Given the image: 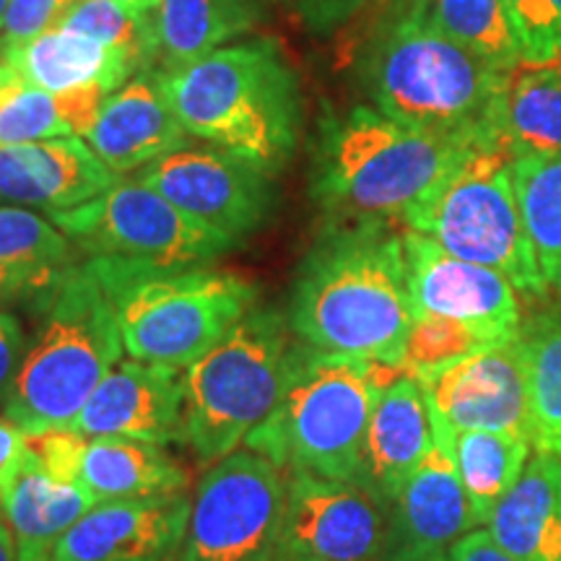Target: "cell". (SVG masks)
<instances>
[{"instance_id": "1", "label": "cell", "mask_w": 561, "mask_h": 561, "mask_svg": "<svg viewBox=\"0 0 561 561\" xmlns=\"http://www.w3.org/2000/svg\"><path fill=\"white\" fill-rule=\"evenodd\" d=\"M291 333L322 354L401 364L413 307L401 234L388 221H331L301 257Z\"/></svg>"}, {"instance_id": "2", "label": "cell", "mask_w": 561, "mask_h": 561, "mask_svg": "<svg viewBox=\"0 0 561 561\" xmlns=\"http://www.w3.org/2000/svg\"><path fill=\"white\" fill-rule=\"evenodd\" d=\"M362 81L375 110L390 121L510 151L504 136L510 73L447 37L419 0L371 37Z\"/></svg>"}, {"instance_id": "3", "label": "cell", "mask_w": 561, "mask_h": 561, "mask_svg": "<svg viewBox=\"0 0 561 561\" xmlns=\"http://www.w3.org/2000/svg\"><path fill=\"white\" fill-rule=\"evenodd\" d=\"M479 149L486 146L409 128L356 104L322 117L312 195L331 221L403 219Z\"/></svg>"}, {"instance_id": "4", "label": "cell", "mask_w": 561, "mask_h": 561, "mask_svg": "<svg viewBox=\"0 0 561 561\" xmlns=\"http://www.w3.org/2000/svg\"><path fill=\"white\" fill-rule=\"evenodd\" d=\"M32 301L39 325L0 398L3 416L24 434L73 424L125 351L115 307L89 257L68 265Z\"/></svg>"}, {"instance_id": "5", "label": "cell", "mask_w": 561, "mask_h": 561, "mask_svg": "<svg viewBox=\"0 0 561 561\" xmlns=\"http://www.w3.org/2000/svg\"><path fill=\"white\" fill-rule=\"evenodd\" d=\"M159 76L191 136L240 153L271 174L291 159L299 144L301 96L278 42H234Z\"/></svg>"}, {"instance_id": "6", "label": "cell", "mask_w": 561, "mask_h": 561, "mask_svg": "<svg viewBox=\"0 0 561 561\" xmlns=\"http://www.w3.org/2000/svg\"><path fill=\"white\" fill-rule=\"evenodd\" d=\"M403 375L401 364L322 354L299 341L284 396L244 447L278 471L354 481L377 398Z\"/></svg>"}, {"instance_id": "7", "label": "cell", "mask_w": 561, "mask_h": 561, "mask_svg": "<svg viewBox=\"0 0 561 561\" xmlns=\"http://www.w3.org/2000/svg\"><path fill=\"white\" fill-rule=\"evenodd\" d=\"M115 307L130 359L191 367L257 301V286L210 265H144L89 257Z\"/></svg>"}, {"instance_id": "8", "label": "cell", "mask_w": 561, "mask_h": 561, "mask_svg": "<svg viewBox=\"0 0 561 561\" xmlns=\"http://www.w3.org/2000/svg\"><path fill=\"white\" fill-rule=\"evenodd\" d=\"M289 331L280 312L252 307L185 369V445L203 466L234 453L276 409L297 364L299 341Z\"/></svg>"}, {"instance_id": "9", "label": "cell", "mask_w": 561, "mask_h": 561, "mask_svg": "<svg viewBox=\"0 0 561 561\" xmlns=\"http://www.w3.org/2000/svg\"><path fill=\"white\" fill-rule=\"evenodd\" d=\"M507 149H479L403 216V227L430 237L450 255L504 273L517 291L549 289L525 231Z\"/></svg>"}, {"instance_id": "10", "label": "cell", "mask_w": 561, "mask_h": 561, "mask_svg": "<svg viewBox=\"0 0 561 561\" xmlns=\"http://www.w3.org/2000/svg\"><path fill=\"white\" fill-rule=\"evenodd\" d=\"M50 221L76 252L125 263L210 265L240 248L182 214L138 178L117 180L94 201L50 214Z\"/></svg>"}, {"instance_id": "11", "label": "cell", "mask_w": 561, "mask_h": 561, "mask_svg": "<svg viewBox=\"0 0 561 561\" xmlns=\"http://www.w3.org/2000/svg\"><path fill=\"white\" fill-rule=\"evenodd\" d=\"M284 512V471L252 450L231 453L198 483L180 561H276Z\"/></svg>"}, {"instance_id": "12", "label": "cell", "mask_w": 561, "mask_h": 561, "mask_svg": "<svg viewBox=\"0 0 561 561\" xmlns=\"http://www.w3.org/2000/svg\"><path fill=\"white\" fill-rule=\"evenodd\" d=\"M273 174L221 146H182L138 172L144 185L216 234L242 244L276 206Z\"/></svg>"}, {"instance_id": "13", "label": "cell", "mask_w": 561, "mask_h": 561, "mask_svg": "<svg viewBox=\"0 0 561 561\" xmlns=\"http://www.w3.org/2000/svg\"><path fill=\"white\" fill-rule=\"evenodd\" d=\"M390 507L362 483L289 473L276 561H382Z\"/></svg>"}, {"instance_id": "14", "label": "cell", "mask_w": 561, "mask_h": 561, "mask_svg": "<svg viewBox=\"0 0 561 561\" xmlns=\"http://www.w3.org/2000/svg\"><path fill=\"white\" fill-rule=\"evenodd\" d=\"M434 416L453 432H500L533 445L528 367L520 335L419 377Z\"/></svg>"}, {"instance_id": "15", "label": "cell", "mask_w": 561, "mask_h": 561, "mask_svg": "<svg viewBox=\"0 0 561 561\" xmlns=\"http://www.w3.org/2000/svg\"><path fill=\"white\" fill-rule=\"evenodd\" d=\"M401 244L413 314L468 322L500 341L520 335V305L504 273L455 257L413 229L401 231Z\"/></svg>"}, {"instance_id": "16", "label": "cell", "mask_w": 561, "mask_h": 561, "mask_svg": "<svg viewBox=\"0 0 561 561\" xmlns=\"http://www.w3.org/2000/svg\"><path fill=\"white\" fill-rule=\"evenodd\" d=\"M432 430L434 445L390 504L382 561H442L458 538L479 528L455 468V432L434 413Z\"/></svg>"}, {"instance_id": "17", "label": "cell", "mask_w": 561, "mask_h": 561, "mask_svg": "<svg viewBox=\"0 0 561 561\" xmlns=\"http://www.w3.org/2000/svg\"><path fill=\"white\" fill-rule=\"evenodd\" d=\"M66 430L161 447L185 442V371L170 364L121 362Z\"/></svg>"}, {"instance_id": "18", "label": "cell", "mask_w": 561, "mask_h": 561, "mask_svg": "<svg viewBox=\"0 0 561 561\" xmlns=\"http://www.w3.org/2000/svg\"><path fill=\"white\" fill-rule=\"evenodd\" d=\"M191 510L187 491L96 504L53 543V561H180Z\"/></svg>"}, {"instance_id": "19", "label": "cell", "mask_w": 561, "mask_h": 561, "mask_svg": "<svg viewBox=\"0 0 561 561\" xmlns=\"http://www.w3.org/2000/svg\"><path fill=\"white\" fill-rule=\"evenodd\" d=\"M191 133L174 115L159 68L140 70L104 100L87 138L112 174L140 172L167 153L187 146Z\"/></svg>"}, {"instance_id": "20", "label": "cell", "mask_w": 561, "mask_h": 561, "mask_svg": "<svg viewBox=\"0 0 561 561\" xmlns=\"http://www.w3.org/2000/svg\"><path fill=\"white\" fill-rule=\"evenodd\" d=\"M117 180L83 138L0 146V201L47 216L94 201Z\"/></svg>"}, {"instance_id": "21", "label": "cell", "mask_w": 561, "mask_h": 561, "mask_svg": "<svg viewBox=\"0 0 561 561\" xmlns=\"http://www.w3.org/2000/svg\"><path fill=\"white\" fill-rule=\"evenodd\" d=\"M432 445L430 403L416 377L403 375L377 398L354 481L390 507Z\"/></svg>"}, {"instance_id": "22", "label": "cell", "mask_w": 561, "mask_h": 561, "mask_svg": "<svg viewBox=\"0 0 561 561\" xmlns=\"http://www.w3.org/2000/svg\"><path fill=\"white\" fill-rule=\"evenodd\" d=\"M0 62L24 83L53 94L81 87H104L112 94L144 70L130 53L60 26L24 45L5 47Z\"/></svg>"}, {"instance_id": "23", "label": "cell", "mask_w": 561, "mask_h": 561, "mask_svg": "<svg viewBox=\"0 0 561 561\" xmlns=\"http://www.w3.org/2000/svg\"><path fill=\"white\" fill-rule=\"evenodd\" d=\"M486 530L517 561H561V455L538 453L528 460Z\"/></svg>"}, {"instance_id": "24", "label": "cell", "mask_w": 561, "mask_h": 561, "mask_svg": "<svg viewBox=\"0 0 561 561\" xmlns=\"http://www.w3.org/2000/svg\"><path fill=\"white\" fill-rule=\"evenodd\" d=\"M76 481L100 504L180 494L191 483L164 447L133 439H89Z\"/></svg>"}, {"instance_id": "25", "label": "cell", "mask_w": 561, "mask_h": 561, "mask_svg": "<svg viewBox=\"0 0 561 561\" xmlns=\"http://www.w3.org/2000/svg\"><path fill=\"white\" fill-rule=\"evenodd\" d=\"M110 96L104 87L53 91L30 87L0 62V146L87 138Z\"/></svg>"}, {"instance_id": "26", "label": "cell", "mask_w": 561, "mask_h": 561, "mask_svg": "<svg viewBox=\"0 0 561 561\" xmlns=\"http://www.w3.org/2000/svg\"><path fill=\"white\" fill-rule=\"evenodd\" d=\"M159 58L172 70L206 58L231 39L252 32L257 11L250 0H159L157 11Z\"/></svg>"}, {"instance_id": "27", "label": "cell", "mask_w": 561, "mask_h": 561, "mask_svg": "<svg viewBox=\"0 0 561 561\" xmlns=\"http://www.w3.org/2000/svg\"><path fill=\"white\" fill-rule=\"evenodd\" d=\"M96 504L100 502L81 483L47 473L30 450V460L0 500V515L19 543L53 546Z\"/></svg>"}, {"instance_id": "28", "label": "cell", "mask_w": 561, "mask_h": 561, "mask_svg": "<svg viewBox=\"0 0 561 561\" xmlns=\"http://www.w3.org/2000/svg\"><path fill=\"white\" fill-rule=\"evenodd\" d=\"M504 136L512 159L561 151V66H528L510 73Z\"/></svg>"}, {"instance_id": "29", "label": "cell", "mask_w": 561, "mask_h": 561, "mask_svg": "<svg viewBox=\"0 0 561 561\" xmlns=\"http://www.w3.org/2000/svg\"><path fill=\"white\" fill-rule=\"evenodd\" d=\"M510 172L538 268L561 289V151L512 159Z\"/></svg>"}, {"instance_id": "30", "label": "cell", "mask_w": 561, "mask_h": 561, "mask_svg": "<svg viewBox=\"0 0 561 561\" xmlns=\"http://www.w3.org/2000/svg\"><path fill=\"white\" fill-rule=\"evenodd\" d=\"M530 442L500 432H455L453 458L476 523L486 525L491 512L528 466Z\"/></svg>"}, {"instance_id": "31", "label": "cell", "mask_w": 561, "mask_h": 561, "mask_svg": "<svg viewBox=\"0 0 561 561\" xmlns=\"http://www.w3.org/2000/svg\"><path fill=\"white\" fill-rule=\"evenodd\" d=\"M528 367L533 445L561 455V314H543L520 333Z\"/></svg>"}, {"instance_id": "32", "label": "cell", "mask_w": 561, "mask_h": 561, "mask_svg": "<svg viewBox=\"0 0 561 561\" xmlns=\"http://www.w3.org/2000/svg\"><path fill=\"white\" fill-rule=\"evenodd\" d=\"M419 3L447 37L489 62L491 68L512 73L523 62L502 0H419Z\"/></svg>"}, {"instance_id": "33", "label": "cell", "mask_w": 561, "mask_h": 561, "mask_svg": "<svg viewBox=\"0 0 561 561\" xmlns=\"http://www.w3.org/2000/svg\"><path fill=\"white\" fill-rule=\"evenodd\" d=\"M496 343H507L494 339L481 328L468 325V322L442 318V314H413L409 339H405L403 351V369L411 377L432 375L442 367L466 359V356L479 354V351L496 346Z\"/></svg>"}, {"instance_id": "34", "label": "cell", "mask_w": 561, "mask_h": 561, "mask_svg": "<svg viewBox=\"0 0 561 561\" xmlns=\"http://www.w3.org/2000/svg\"><path fill=\"white\" fill-rule=\"evenodd\" d=\"M58 26L130 53L144 70H149L153 60H159L157 21L153 16H136L115 0H79L60 19Z\"/></svg>"}, {"instance_id": "35", "label": "cell", "mask_w": 561, "mask_h": 561, "mask_svg": "<svg viewBox=\"0 0 561 561\" xmlns=\"http://www.w3.org/2000/svg\"><path fill=\"white\" fill-rule=\"evenodd\" d=\"M0 263L62 271L76 263V248L45 216L30 208L0 206Z\"/></svg>"}, {"instance_id": "36", "label": "cell", "mask_w": 561, "mask_h": 561, "mask_svg": "<svg viewBox=\"0 0 561 561\" xmlns=\"http://www.w3.org/2000/svg\"><path fill=\"white\" fill-rule=\"evenodd\" d=\"M520 60L546 66L561 58V0H502Z\"/></svg>"}, {"instance_id": "37", "label": "cell", "mask_w": 561, "mask_h": 561, "mask_svg": "<svg viewBox=\"0 0 561 561\" xmlns=\"http://www.w3.org/2000/svg\"><path fill=\"white\" fill-rule=\"evenodd\" d=\"M76 3L79 0H9L3 26H0V50L24 45L55 30Z\"/></svg>"}, {"instance_id": "38", "label": "cell", "mask_w": 561, "mask_h": 561, "mask_svg": "<svg viewBox=\"0 0 561 561\" xmlns=\"http://www.w3.org/2000/svg\"><path fill=\"white\" fill-rule=\"evenodd\" d=\"M30 450L39 466L47 473H53L60 481H76L79 479V462L87 439L73 430H47L37 434H26ZM79 483V481H76Z\"/></svg>"}, {"instance_id": "39", "label": "cell", "mask_w": 561, "mask_h": 561, "mask_svg": "<svg viewBox=\"0 0 561 561\" xmlns=\"http://www.w3.org/2000/svg\"><path fill=\"white\" fill-rule=\"evenodd\" d=\"M299 16L305 24L318 34H331L348 24L351 19L359 16L371 0H294Z\"/></svg>"}, {"instance_id": "40", "label": "cell", "mask_w": 561, "mask_h": 561, "mask_svg": "<svg viewBox=\"0 0 561 561\" xmlns=\"http://www.w3.org/2000/svg\"><path fill=\"white\" fill-rule=\"evenodd\" d=\"M62 271H39V268H24V265L0 263V310H5L11 301L34 299L37 294L45 291Z\"/></svg>"}, {"instance_id": "41", "label": "cell", "mask_w": 561, "mask_h": 561, "mask_svg": "<svg viewBox=\"0 0 561 561\" xmlns=\"http://www.w3.org/2000/svg\"><path fill=\"white\" fill-rule=\"evenodd\" d=\"M26 346H30V339H26V328L19 314L0 310V398L16 377Z\"/></svg>"}, {"instance_id": "42", "label": "cell", "mask_w": 561, "mask_h": 561, "mask_svg": "<svg viewBox=\"0 0 561 561\" xmlns=\"http://www.w3.org/2000/svg\"><path fill=\"white\" fill-rule=\"evenodd\" d=\"M30 460V442L26 434L11 424L9 419H0V500H3L5 489L16 479V473Z\"/></svg>"}, {"instance_id": "43", "label": "cell", "mask_w": 561, "mask_h": 561, "mask_svg": "<svg viewBox=\"0 0 561 561\" xmlns=\"http://www.w3.org/2000/svg\"><path fill=\"white\" fill-rule=\"evenodd\" d=\"M447 559L450 561H517L494 541V536H491L489 530H479V528L458 538V541L450 546V551H447Z\"/></svg>"}, {"instance_id": "44", "label": "cell", "mask_w": 561, "mask_h": 561, "mask_svg": "<svg viewBox=\"0 0 561 561\" xmlns=\"http://www.w3.org/2000/svg\"><path fill=\"white\" fill-rule=\"evenodd\" d=\"M0 561H19V541L3 515H0Z\"/></svg>"}, {"instance_id": "45", "label": "cell", "mask_w": 561, "mask_h": 561, "mask_svg": "<svg viewBox=\"0 0 561 561\" xmlns=\"http://www.w3.org/2000/svg\"><path fill=\"white\" fill-rule=\"evenodd\" d=\"M53 546L19 543V561H53Z\"/></svg>"}, {"instance_id": "46", "label": "cell", "mask_w": 561, "mask_h": 561, "mask_svg": "<svg viewBox=\"0 0 561 561\" xmlns=\"http://www.w3.org/2000/svg\"><path fill=\"white\" fill-rule=\"evenodd\" d=\"M115 3H121L123 9L136 13V16H153L159 0H115Z\"/></svg>"}, {"instance_id": "47", "label": "cell", "mask_w": 561, "mask_h": 561, "mask_svg": "<svg viewBox=\"0 0 561 561\" xmlns=\"http://www.w3.org/2000/svg\"><path fill=\"white\" fill-rule=\"evenodd\" d=\"M5 9H9V0H0V26H3V16H5Z\"/></svg>"}]
</instances>
